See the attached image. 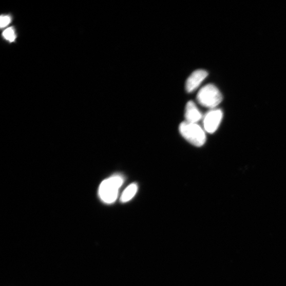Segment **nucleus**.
<instances>
[{"label": "nucleus", "instance_id": "5", "mask_svg": "<svg viewBox=\"0 0 286 286\" xmlns=\"http://www.w3.org/2000/svg\"><path fill=\"white\" fill-rule=\"evenodd\" d=\"M208 72L204 70H198L194 72L186 81V89L188 92H192L197 89L200 84L207 77Z\"/></svg>", "mask_w": 286, "mask_h": 286}, {"label": "nucleus", "instance_id": "4", "mask_svg": "<svg viewBox=\"0 0 286 286\" xmlns=\"http://www.w3.org/2000/svg\"><path fill=\"white\" fill-rule=\"evenodd\" d=\"M223 112L221 110H213L208 112L204 118V126L205 130L212 134L219 127L223 119Z\"/></svg>", "mask_w": 286, "mask_h": 286}, {"label": "nucleus", "instance_id": "3", "mask_svg": "<svg viewBox=\"0 0 286 286\" xmlns=\"http://www.w3.org/2000/svg\"><path fill=\"white\" fill-rule=\"evenodd\" d=\"M197 99L201 105L213 108L222 102L223 97L220 90L216 86L209 84L200 90Z\"/></svg>", "mask_w": 286, "mask_h": 286}, {"label": "nucleus", "instance_id": "6", "mask_svg": "<svg viewBox=\"0 0 286 286\" xmlns=\"http://www.w3.org/2000/svg\"><path fill=\"white\" fill-rule=\"evenodd\" d=\"M185 118L186 122L194 124H197L201 119L202 114L192 101H190L186 105Z\"/></svg>", "mask_w": 286, "mask_h": 286}, {"label": "nucleus", "instance_id": "1", "mask_svg": "<svg viewBox=\"0 0 286 286\" xmlns=\"http://www.w3.org/2000/svg\"><path fill=\"white\" fill-rule=\"evenodd\" d=\"M124 179L120 175L110 177L101 183L99 188V196L106 204H112L117 200L120 189L122 186Z\"/></svg>", "mask_w": 286, "mask_h": 286}, {"label": "nucleus", "instance_id": "2", "mask_svg": "<svg viewBox=\"0 0 286 286\" xmlns=\"http://www.w3.org/2000/svg\"><path fill=\"white\" fill-rule=\"evenodd\" d=\"M179 131L185 139L196 146H202L206 142L205 132L197 124L182 122L179 126Z\"/></svg>", "mask_w": 286, "mask_h": 286}, {"label": "nucleus", "instance_id": "8", "mask_svg": "<svg viewBox=\"0 0 286 286\" xmlns=\"http://www.w3.org/2000/svg\"><path fill=\"white\" fill-rule=\"evenodd\" d=\"M4 37L8 41L12 42L15 38L16 35L13 28H9L5 30L3 32Z\"/></svg>", "mask_w": 286, "mask_h": 286}, {"label": "nucleus", "instance_id": "7", "mask_svg": "<svg viewBox=\"0 0 286 286\" xmlns=\"http://www.w3.org/2000/svg\"><path fill=\"white\" fill-rule=\"evenodd\" d=\"M138 190V184L136 183L129 185L124 191L121 197L123 203H127L136 196Z\"/></svg>", "mask_w": 286, "mask_h": 286}, {"label": "nucleus", "instance_id": "9", "mask_svg": "<svg viewBox=\"0 0 286 286\" xmlns=\"http://www.w3.org/2000/svg\"><path fill=\"white\" fill-rule=\"evenodd\" d=\"M11 18L9 15H2L1 16V27L4 28L8 26L11 22Z\"/></svg>", "mask_w": 286, "mask_h": 286}]
</instances>
